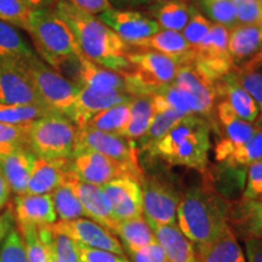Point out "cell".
<instances>
[{"instance_id":"cell-1","label":"cell","mask_w":262,"mask_h":262,"mask_svg":"<svg viewBox=\"0 0 262 262\" xmlns=\"http://www.w3.org/2000/svg\"><path fill=\"white\" fill-rule=\"evenodd\" d=\"M51 10L70 27L85 57L119 74L129 70V44L96 15L72 5L67 0H57Z\"/></svg>"},{"instance_id":"cell-2","label":"cell","mask_w":262,"mask_h":262,"mask_svg":"<svg viewBox=\"0 0 262 262\" xmlns=\"http://www.w3.org/2000/svg\"><path fill=\"white\" fill-rule=\"evenodd\" d=\"M231 203L210 185L191 187L181 196L178 226L195 247H204L229 227Z\"/></svg>"},{"instance_id":"cell-3","label":"cell","mask_w":262,"mask_h":262,"mask_svg":"<svg viewBox=\"0 0 262 262\" xmlns=\"http://www.w3.org/2000/svg\"><path fill=\"white\" fill-rule=\"evenodd\" d=\"M210 150V124L196 116L183 117L148 152L169 163L205 172Z\"/></svg>"},{"instance_id":"cell-4","label":"cell","mask_w":262,"mask_h":262,"mask_svg":"<svg viewBox=\"0 0 262 262\" xmlns=\"http://www.w3.org/2000/svg\"><path fill=\"white\" fill-rule=\"evenodd\" d=\"M27 32L39 57L54 70H61L83 55L70 27L51 9L33 11Z\"/></svg>"},{"instance_id":"cell-5","label":"cell","mask_w":262,"mask_h":262,"mask_svg":"<svg viewBox=\"0 0 262 262\" xmlns=\"http://www.w3.org/2000/svg\"><path fill=\"white\" fill-rule=\"evenodd\" d=\"M21 64L42 106L52 113L70 118L79 86L50 67L37 54Z\"/></svg>"},{"instance_id":"cell-6","label":"cell","mask_w":262,"mask_h":262,"mask_svg":"<svg viewBox=\"0 0 262 262\" xmlns=\"http://www.w3.org/2000/svg\"><path fill=\"white\" fill-rule=\"evenodd\" d=\"M127 61L130 68L120 74L134 96L153 95L164 85L172 83L180 68L175 60L152 50L129 52Z\"/></svg>"},{"instance_id":"cell-7","label":"cell","mask_w":262,"mask_h":262,"mask_svg":"<svg viewBox=\"0 0 262 262\" xmlns=\"http://www.w3.org/2000/svg\"><path fill=\"white\" fill-rule=\"evenodd\" d=\"M78 130L70 118L51 114L29 125L27 146L38 158H71L74 153Z\"/></svg>"},{"instance_id":"cell-8","label":"cell","mask_w":262,"mask_h":262,"mask_svg":"<svg viewBox=\"0 0 262 262\" xmlns=\"http://www.w3.org/2000/svg\"><path fill=\"white\" fill-rule=\"evenodd\" d=\"M70 165L72 172L79 181L93 183L100 187L123 176H129L141 183L145 179L142 169H135L89 149L75 152L71 157Z\"/></svg>"},{"instance_id":"cell-9","label":"cell","mask_w":262,"mask_h":262,"mask_svg":"<svg viewBox=\"0 0 262 262\" xmlns=\"http://www.w3.org/2000/svg\"><path fill=\"white\" fill-rule=\"evenodd\" d=\"M228 28L212 24L209 34L194 50L193 66L211 84H215L233 70V61L228 50Z\"/></svg>"},{"instance_id":"cell-10","label":"cell","mask_w":262,"mask_h":262,"mask_svg":"<svg viewBox=\"0 0 262 262\" xmlns=\"http://www.w3.org/2000/svg\"><path fill=\"white\" fill-rule=\"evenodd\" d=\"M84 149L95 150L117 162L126 164L135 169H141L139 163V147L135 141L127 139L125 136L96 130L90 126H83L78 130L74 153Z\"/></svg>"},{"instance_id":"cell-11","label":"cell","mask_w":262,"mask_h":262,"mask_svg":"<svg viewBox=\"0 0 262 262\" xmlns=\"http://www.w3.org/2000/svg\"><path fill=\"white\" fill-rule=\"evenodd\" d=\"M143 216L150 228L176 224L181 195L171 183L158 178L143 179Z\"/></svg>"},{"instance_id":"cell-12","label":"cell","mask_w":262,"mask_h":262,"mask_svg":"<svg viewBox=\"0 0 262 262\" xmlns=\"http://www.w3.org/2000/svg\"><path fill=\"white\" fill-rule=\"evenodd\" d=\"M173 84L181 91L192 113L211 125L215 123L216 91L214 84L198 73L193 63L180 66Z\"/></svg>"},{"instance_id":"cell-13","label":"cell","mask_w":262,"mask_h":262,"mask_svg":"<svg viewBox=\"0 0 262 262\" xmlns=\"http://www.w3.org/2000/svg\"><path fill=\"white\" fill-rule=\"evenodd\" d=\"M214 125L222 135L215 148V157L219 162H222L232 149L243 145L260 130L255 123L239 118L226 100H220L216 104Z\"/></svg>"},{"instance_id":"cell-14","label":"cell","mask_w":262,"mask_h":262,"mask_svg":"<svg viewBox=\"0 0 262 262\" xmlns=\"http://www.w3.org/2000/svg\"><path fill=\"white\" fill-rule=\"evenodd\" d=\"M97 17L129 45L143 40L160 31L157 22L145 12L136 10L112 8L97 15Z\"/></svg>"},{"instance_id":"cell-15","label":"cell","mask_w":262,"mask_h":262,"mask_svg":"<svg viewBox=\"0 0 262 262\" xmlns=\"http://www.w3.org/2000/svg\"><path fill=\"white\" fill-rule=\"evenodd\" d=\"M117 221L143 216V193L141 182L123 176L102 186Z\"/></svg>"},{"instance_id":"cell-16","label":"cell","mask_w":262,"mask_h":262,"mask_svg":"<svg viewBox=\"0 0 262 262\" xmlns=\"http://www.w3.org/2000/svg\"><path fill=\"white\" fill-rule=\"evenodd\" d=\"M55 228L63 232L78 244L101 250L125 255L120 242L108 229L88 219H75L70 221H58L52 224Z\"/></svg>"},{"instance_id":"cell-17","label":"cell","mask_w":262,"mask_h":262,"mask_svg":"<svg viewBox=\"0 0 262 262\" xmlns=\"http://www.w3.org/2000/svg\"><path fill=\"white\" fill-rule=\"evenodd\" d=\"M134 98L127 91L94 90L86 86H79L70 119L78 127H83L95 114L119 103L130 102Z\"/></svg>"},{"instance_id":"cell-18","label":"cell","mask_w":262,"mask_h":262,"mask_svg":"<svg viewBox=\"0 0 262 262\" xmlns=\"http://www.w3.org/2000/svg\"><path fill=\"white\" fill-rule=\"evenodd\" d=\"M66 181L70 183L74 193L79 198L88 217L108 229L113 234L118 221L114 217L112 208H111L102 187L93 185V183L79 181L72 172V170L68 173Z\"/></svg>"},{"instance_id":"cell-19","label":"cell","mask_w":262,"mask_h":262,"mask_svg":"<svg viewBox=\"0 0 262 262\" xmlns=\"http://www.w3.org/2000/svg\"><path fill=\"white\" fill-rule=\"evenodd\" d=\"M0 103H40L21 63L0 61Z\"/></svg>"},{"instance_id":"cell-20","label":"cell","mask_w":262,"mask_h":262,"mask_svg":"<svg viewBox=\"0 0 262 262\" xmlns=\"http://www.w3.org/2000/svg\"><path fill=\"white\" fill-rule=\"evenodd\" d=\"M15 221L18 228L25 226L44 227L56 222L57 215L50 194H21L14 201Z\"/></svg>"},{"instance_id":"cell-21","label":"cell","mask_w":262,"mask_h":262,"mask_svg":"<svg viewBox=\"0 0 262 262\" xmlns=\"http://www.w3.org/2000/svg\"><path fill=\"white\" fill-rule=\"evenodd\" d=\"M71 158H35L25 194H50L66 182L71 171Z\"/></svg>"},{"instance_id":"cell-22","label":"cell","mask_w":262,"mask_h":262,"mask_svg":"<svg viewBox=\"0 0 262 262\" xmlns=\"http://www.w3.org/2000/svg\"><path fill=\"white\" fill-rule=\"evenodd\" d=\"M129 47L137 48L139 50H152L165 55L175 60L180 66L193 63L195 52L187 40L183 38L181 32L160 29L150 37L136 41Z\"/></svg>"},{"instance_id":"cell-23","label":"cell","mask_w":262,"mask_h":262,"mask_svg":"<svg viewBox=\"0 0 262 262\" xmlns=\"http://www.w3.org/2000/svg\"><path fill=\"white\" fill-rule=\"evenodd\" d=\"M74 83L78 86H86L94 90L127 91L125 79L118 72L107 70L102 66L90 61L84 55H80L75 64ZM129 93V91H127Z\"/></svg>"},{"instance_id":"cell-24","label":"cell","mask_w":262,"mask_h":262,"mask_svg":"<svg viewBox=\"0 0 262 262\" xmlns=\"http://www.w3.org/2000/svg\"><path fill=\"white\" fill-rule=\"evenodd\" d=\"M35 158L37 156L27 146L0 156V170L11 191L17 195L26 193Z\"/></svg>"},{"instance_id":"cell-25","label":"cell","mask_w":262,"mask_h":262,"mask_svg":"<svg viewBox=\"0 0 262 262\" xmlns=\"http://www.w3.org/2000/svg\"><path fill=\"white\" fill-rule=\"evenodd\" d=\"M217 100H226L239 118L249 123H256L260 110L253 97L237 83L231 73L214 84Z\"/></svg>"},{"instance_id":"cell-26","label":"cell","mask_w":262,"mask_h":262,"mask_svg":"<svg viewBox=\"0 0 262 262\" xmlns=\"http://www.w3.org/2000/svg\"><path fill=\"white\" fill-rule=\"evenodd\" d=\"M229 226L242 238L262 237V201L242 198L231 203Z\"/></svg>"},{"instance_id":"cell-27","label":"cell","mask_w":262,"mask_h":262,"mask_svg":"<svg viewBox=\"0 0 262 262\" xmlns=\"http://www.w3.org/2000/svg\"><path fill=\"white\" fill-rule=\"evenodd\" d=\"M152 231L169 262H198L193 243L178 225L156 226Z\"/></svg>"},{"instance_id":"cell-28","label":"cell","mask_w":262,"mask_h":262,"mask_svg":"<svg viewBox=\"0 0 262 262\" xmlns=\"http://www.w3.org/2000/svg\"><path fill=\"white\" fill-rule=\"evenodd\" d=\"M228 50L233 67L250 60L262 50V25H237L229 29Z\"/></svg>"},{"instance_id":"cell-29","label":"cell","mask_w":262,"mask_h":262,"mask_svg":"<svg viewBox=\"0 0 262 262\" xmlns=\"http://www.w3.org/2000/svg\"><path fill=\"white\" fill-rule=\"evenodd\" d=\"M195 253L198 262H247L231 226L211 243L196 248Z\"/></svg>"},{"instance_id":"cell-30","label":"cell","mask_w":262,"mask_h":262,"mask_svg":"<svg viewBox=\"0 0 262 262\" xmlns=\"http://www.w3.org/2000/svg\"><path fill=\"white\" fill-rule=\"evenodd\" d=\"M194 8L185 0H169L146 9L145 14L157 22L160 29L182 32Z\"/></svg>"},{"instance_id":"cell-31","label":"cell","mask_w":262,"mask_h":262,"mask_svg":"<svg viewBox=\"0 0 262 262\" xmlns=\"http://www.w3.org/2000/svg\"><path fill=\"white\" fill-rule=\"evenodd\" d=\"M231 74L257 103L260 117L255 124L262 125V50L250 60L234 66Z\"/></svg>"},{"instance_id":"cell-32","label":"cell","mask_w":262,"mask_h":262,"mask_svg":"<svg viewBox=\"0 0 262 262\" xmlns=\"http://www.w3.org/2000/svg\"><path fill=\"white\" fill-rule=\"evenodd\" d=\"M119 235L124 247L129 254L156 242V235L146 221L145 216L118 221L114 233Z\"/></svg>"},{"instance_id":"cell-33","label":"cell","mask_w":262,"mask_h":262,"mask_svg":"<svg viewBox=\"0 0 262 262\" xmlns=\"http://www.w3.org/2000/svg\"><path fill=\"white\" fill-rule=\"evenodd\" d=\"M156 110L152 95H137L130 102V118L122 136L131 140H139L155 118Z\"/></svg>"},{"instance_id":"cell-34","label":"cell","mask_w":262,"mask_h":262,"mask_svg":"<svg viewBox=\"0 0 262 262\" xmlns=\"http://www.w3.org/2000/svg\"><path fill=\"white\" fill-rule=\"evenodd\" d=\"M35 52L14 26L0 21V61L22 63Z\"/></svg>"},{"instance_id":"cell-35","label":"cell","mask_w":262,"mask_h":262,"mask_svg":"<svg viewBox=\"0 0 262 262\" xmlns=\"http://www.w3.org/2000/svg\"><path fill=\"white\" fill-rule=\"evenodd\" d=\"M183 118L181 113L172 108H166V110L156 112L152 123L146 130V133L139 139L137 147L140 146L141 149L148 150L155 147L173 126L178 124Z\"/></svg>"},{"instance_id":"cell-36","label":"cell","mask_w":262,"mask_h":262,"mask_svg":"<svg viewBox=\"0 0 262 262\" xmlns=\"http://www.w3.org/2000/svg\"><path fill=\"white\" fill-rule=\"evenodd\" d=\"M51 114L40 103H0V122L12 125H28Z\"/></svg>"},{"instance_id":"cell-37","label":"cell","mask_w":262,"mask_h":262,"mask_svg":"<svg viewBox=\"0 0 262 262\" xmlns=\"http://www.w3.org/2000/svg\"><path fill=\"white\" fill-rule=\"evenodd\" d=\"M130 102L116 104V106L110 107L102 111V112L95 114L85 126L122 135L127 122H129Z\"/></svg>"},{"instance_id":"cell-38","label":"cell","mask_w":262,"mask_h":262,"mask_svg":"<svg viewBox=\"0 0 262 262\" xmlns=\"http://www.w3.org/2000/svg\"><path fill=\"white\" fill-rule=\"evenodd\" d=\"M55 211L61 221H70L86 216L81 203L72 186L66 181L50 193Z\"/></svg>"},{"instance_id":"cell-39","label":"cell","mask_w":262,"mask_h":262,"mask_svg":"<svg viewBox=\"0 0 262 262\" xmlns=\"http://www.w3.org/2000/svg\"><path fill=\"white\" fill-rule=\"evenodd\" d=\"M257 162H262V129L243 145L232 149L221 163L228 168H248Z\"/></svg>"},{"instance_id":"cell-40","label":"cell","mask_w":262,"mask_h":262,"mask_svg":"<svg viewBox=\"0 0 262 262\" xmlns=\"http://www.w3.org/2000/svg\"><path fill=\"white\" fill-rule=\"evenodd\" d=\"M202 8L212 24H217L232 29L239 25L235 5L232 0H217V2L202 3Z\"/></svg>"},{"instance_id":"cell-41","label":"cell","mask_w":262,"mask_h":262,"mask_svg":"<svg viewBox=\"0 0 262 262\" xmlns=\"http://www.w3.org/2000/svg\"><path fill=\"white\" fill-rule=\"evenodd\" d=\"M33 10L22 0H0V21L28 31Z\"/></svg>"},{"instance_id":"cell-42","label":"cell","mask_w":262,"mask_h":262,"mask_svg":"<svg viewBox=\"0 0 262 262\" xmlns=\"http://www.w3.org/2000/svg\"><path fill=\"white\" fill-rule=\"evenodd\" d=\"M28 125H12L0 122V156L27 146ZM28 147V146H27Z\"/></svg>"},{"instance_id":"cell-43","label":"cell","mask_w":262,"mask_h":262,"mask_svg":"<svg viewBox=\"0 0 262 262\" xmlns=\"http://www.w3.org/2000/svg\"><path fill=\"white\" fill-rule=\"evenodd\" d=\"M0 262H28L25 239L16 228H12L3 241Z\"/></svg>"},{"instance_id":"cell-44","label":"cell","mask_w":262,"mask_h":262,"mask_svg":"<svg viewBox=\"0 0 262 262\" xmlns=\"http://www.w3.org/2000/svg\"><path fill=\"white\" fill-rule=\"evenodd\" d=\"M212 27V22L208 19L204 15L196 11L194 9L192 12L191 18H189L188 24L186 27L182 29L181 34L183 38L187 40V42L191 47L194 49L199 47V44L204 40L206 35L209 34L210 29Z\"/></svg>"},{"instance_id":"cell-45","label":"cell","mask_w":262,"mask_h":262,"mask_svg":"<svg viewBox=\"0 0 262 262\" xmlns=\"http://www.w3.org/2000/svg\"><path fill=\"white\" fill-rule=\"evenodd\" d=\"M18 229L25 239L28 262H48L47 248L39 237L37 226H25Z\"/></svg>"},{"instance_id":"cell-46","label":"cell","mask_w":262,"mask_h":262,"mask_svg":"<svg viewBox=\"0 0 262 262\" xmlns=\"http://www.w3.org/2000/svg\"><path fill=\"white\" fill-rule=\"evenodd\" d=\"M57 262H79L78 244L71 237L50 225Z\"/></svg>"},{"instance_id":"cell-47","label":"cell","mask_w":262,"mask_h":262,"mask_svg":"<svg viewBox=\"0 0 262 262\" xmlns=\"http://www.w3.org/2000/svg\"><path fill=\"white\" fill-rule=\"evenodd\" d=\"M78 244V243H77ZM79 262H129L125 255L78 244Z\"/></svg>"},{"instance_id":"cell-48","label":"cell","mask_w":262,"mask_h":262,"mask_svg":"<svg viewBox=\"0 0 262 262\" xmlns=\"http://www.w3.org/2000/svg\"><path fill=\"white\" fill-rule=\"evenodd\" d=\"M262 192V162L248 166L247 186L243 196L248 199H258Z\"/></svg>"},{"instance_id":"cell-49","label":"cell","mask_w":262,"mask_h":262,"mask_svg":"<svg viewBox=\"0 0 262 262\" xmlns=\"http://www.w3.org/2000/svg\"><path fill=\"white\" fill-rule=\"evenodd\" d=\"M129 255L133 262H169L163 248L157 241Z\"/></svg>"},{"instance_id":"cell-50","label":"cell","mask_w":262,"mask_h":262,"mask_svg":"<svg viewBox=\"0 0 262 262\" xmlns=\"http://www.w3.org/2000/svg\"><path fill=\"white\" fill-rule=\"evenodd\" d=\"M67 2L93 15H100L112 9L110 0H67Z\"/></svg>"},{"instance_id":"cell-51","label":"cell","mask_w":262,"mask_h":262,"mask_svg":"<svg viewBox=\"0 0 262 262\" xmlns=\"http://www.w3.org/2000/svg\"><path fill=\"white\" fill-rule=\"evenodd\" d=\"M247 262H262V238L250 237L244 239Z\"/></svg>"},{"instance_id":"cell-52","label":"cell","mask_w":262,"mask_h":262,"mask_svg":"<svg viewBox=\"0 0 262 262\" xmlns=\"http://www.w3.org/2000/svg\"><path fill=\"white\" fill-rule=\"evenodd\" d=\"M169 2V0H110L112 8L116 6L117 9H139V8H149V6L159 4V3Z\"/></svg>"},{"instance_id":"cell-53","label":"cell","mask_w":262,"mask_h":262,"mask_svg":"<svg viewBox=\"0 0 262 262\" xmlns=\"http://www.w3.org/2000/svg\"><path fill=\"white\" fill-rule=\"evenodd\" d=\"M14 212L12 209H8L5 212L0 215V242L4 241L6 234L14 228Z\"/></svg>"},{"instance_id":"cell-54","label":"cell","mask_w":262,"mask_h":262,"mask_svg":"<svg viewBox=\"0 0 262 262\" xmlns=\"http://www.w3.org/2000/svg\"><path fill=\"white\" fill-rule=\"evenodd\" d=\"M10 192H11V188H10L8 181H6L2 170H0V210L8 204Z\"/></svg>"},{"instance_id":"cell-55","label":"cell","mask_w":262,"mask_h":262,"mask_svg":"<svg viewBox=\"0 0 262 262\" xmlns=\"http://www.w3.org/2000/svg\"><path fill=\"white\" fill-rule=\"evenodd\" d=\"M29 9L35 11V10H45L51 9L57 0H22Z\"/></svg>"},{"instance_id":"cell-56","label":"cell","mask_w":262,"mask_h":262,"mask_svg":"<svg viewBox=\"0 0 262 262\" xmlns=\"http://www.w3.org/2000/svg\"><path fill=\"white\" fill-rule=\"evenodd\" d=\"M210 2H217V0H201V3H210Z\"/></svg>"},{"instance_id":"cell-57","label":"cell","mask_w":262,"mask_h":262,"mask_svg":"<svg viewBox=\"0 0 262 262\" xmlns=\"http://www.w3.org/2000/svg\"><path fill=\"white\" fill-rule=\"evenodd\" d=\"M258 199H260V201H262V192H261V194H260V198H258Z\"/></svg>"},{"instance_id":"cell-58","label":"cell","mask_w":262,"mask_h":262,"mask_svg":"<svg viewBox=\"0 0 262 262\" xmlns=\"http://www.w3.org/2000/svg\"><path fill=\"white\" fill-rule=\"evenodd\" d=\"M258 127H260V129H262V125H260V126H258Z\"/></svg>"},{"instance_id":"cell-59","label":"cell","mask_w":262,"mask_h":262,"mask_svg":"<svg viewBox=\"0 0 262 262\" xmlns=\"http://www.w3.org/2000/svg\"><path fill=\"white\" fill-rule=\"evenodd\" d=\"M260 238H262V237H260Z\"/></svg>"}]
</instances>
